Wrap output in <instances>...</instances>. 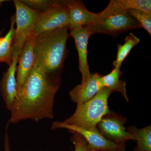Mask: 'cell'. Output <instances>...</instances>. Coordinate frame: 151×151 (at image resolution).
Here are the masks:
<instances>
[{
  "mask_svg": "<svg viewBox=\"0 0 151 151\" xmlns=\"http://www.w3.org/2000/svg\"><path fill=\"white\" fill-rule=\"evenodd\" d=\"M140 40L133 33L126 37L123 44H119L117 45L118 51L117 56L113 65L114 68H121L122 63L130 53L131 50L139 42Z\"/></svg>",
  "mask_w": 151,
  "mask_h": 151,
  "instance_id": "18",
  "label": "cell"
},
{
  "mask_svg": "<svg viewBox=\"0 0 151 151\" xmlns=\"http://www.w3.org/2000/svg\"><path fill=\"white\" fill-rule=\"evenodd\" d=\"M71 35L75 41V46L78 52L79 69L82 79L81 84L86 83L91 76L87 60L88 41L92 35V33L87 27L70 29Z\"/></svg>",
  "mask_w": 151,
  "mask_h": 151,
  "instance_id": "9",
  "label": "cell"
},
{
  "mask_svg": "<svg viewBox=\"0 0 151 151\" xmlns=\"http://www.w3.org/2000/svg\"><path fill=\"white\" fill-rule=\"evenodd\" d=\"M19 55L17 53L13 54L12 62L6 72L4 73L1 82L2 95L6 107L10 111L17 96L16 71Z\"/></svg>",
  "mask_w": 151,
  "mask_h": 151,
  "instance_id": "13",
  "label": "cell"
},
{
  "mask_svg": "<svg viewBox=\"0 0 151 151\" xmlns=\"http://www.w3.org/2000/svg\"><path fill=\"white\" fill-rule=\"evenodd\" d=\"M16 9L15 30L13 41V53L20 54L25 43L32 33L40 12L29 7L21 1H14Z\"/></svg>",
  "mask_w": 151,
  "mask_h": 151,
  "instance_id": "4",
  "label": "cell"
},
{
  "mask_svg": "<svg viewBox=\"0 0 151 151\" xmlns=\"http://www.w3.org/2000/svg\"><path fill=\"white\" fill-rule=\"evenodd\" d=\"M36 37L32 34L28 39L18 58L16 71L17 91L21 88L34 63V45Z\"/></svg>",
  "mask_w": 151,
  "mask_h": 151,
  "instance_id": "11",
  "label": "cell"
},
{
  "mask_svg": "<svg viewBox=\"0 0 151 151\" xmlns=\"http://www.w3.org/2000/svg\"><path fill=\"white\" fill-rule=\"evenodd\" d=\"M0 63H1V62H0Z\"/></svg>",
  "mask_w": 151,
  "mask_h": 151,
  "instance_id": "25",
  "label": "cell"
},
{
  "mask_svg": "<svg viewBox=\"0 0 151 151\" xmlns=\"http://www.w3.org/2000/svg\"><path fill=\"white\" fill-rule=\"evenodd\" d=\"M127 132L134 138L137 145L134 151H151V127L149 125L142 129L129 127L126 129Z\"/></svg>",
  "mask_w": 151,
  "mask_h": 151,
  "instance_id": "16",
  "label": "cell"
},
{
  "mask_svg": "<svg viewBox=\"0 0 151 151\" xmlns=\"http://www.w3.org/2000/svg\"><path fill=\"white\" fill-rule=\"evenodd\" d=\"M112 92L103 88L91 100L77 104L76 110L63 124L85 129H94L103 116L110 112L108 99Z\"/></svg>",
  "mask_w": 151,
  "mask_h": 151,
  "instance_id": "3",
  "label": "cell"
},
{
  "mask_svg": "<svg viewBox=\"0 0 151 151\" xmlns=\"http://www.w3.org/2000/svg\"><path fill=\"white\" fill-rule=\"evenodd\" d=\"M122 73L120 68H114L110 73L102 76V82L104 88L109 89L112 93L115 92H120L125 100L129 101L126 89V82L120 79Z\"/></svg>",
  "mask_w": 151,
  "mask_h": 151,
  "instance_id": "15",
  "label": "cell"
},
{
  "mask_svg": "<svg viewBox=\"0 0 151 151\" xmlns=\"http://www.w3.org/2000/svg\"><path fill=\"white\" fill-rule=\"evenodd\" d=\"M22 2L27 6L29 7L42 12L48 9L53 5L57 3L58 1H49V0H23Z\"/></svg>",
  "mask_w": 151,
  "mask_h": 151,
  "instance_id": "20",
  "label": "cell"
},
{
  "mask_svg": "<svg viewBox=\"0 0 151 151\" xmlns=\"http://www.w3.org/2000/svg\"><path fill=\"white\" fill-rule=\"evenodd\" d=\"M127 121V118L110 110L103 116L96 127L108 140L116 145H126L127 141L135 140L134 137L125 128Z\"/></svg>",
  "mask_w": 151,
  "mask_h": 151,
  "instance_id": "6",
  "label": "cell"
},
{
  "mask_svg": "<svg viewBox=\"0 0 151 151\" xmlns=\"http://www.w3.org/2000/svg\"><path fill=\"white\" fill-rule=\"evenodd\" d=\"M70 19L66 6L63 1L48 9L41 12L38 17L32 34L35 37L44 32L69 27Z\"/></svg>",
  "mask_w": 151,
  "mask_h": 151,
  "instance_id": "5",
  "label": "cell"
},
{
  "mask_svg": "<svg viewBox=\"0 0 151 151\" xmlns=\"http://www.w3.org/2000/svg\"><path fill=\"white\" fill-rule=\"evenodd\" d=\"M69 27L45 32L36 37L34 64L50 75H57L66 54Z\"/></svg>",
  "mask_w": 151,
  "mask_h": 151,
  "instance_id": "2",
  "label": "cell"
},
{
  "mask_svg": "<svg viewBox=\"0 0 151 151\" xmlns=\"http://www.w3.org/2000/svg\"><path fill=\"white\" fill-rule=\"evenodd\" d=\"M70 137V140L74 146V151H89L87 147V142L80 134L75 132Z\"/></svg>",
  "mask_w": 151,
  "mask_h": 151,
  "instance_id": "21",
  "label": "cell"
},
{
  "mask_svg": "<svg viewBox=\"0 0 151 151\" xmlns=\"http://www.w3.org/2000/svg\"><path fill=\"white\" fill-rule=\"evenodd\" d=\"M68 11L70 26L69 30L89 26L97 22L100 19L97 13L87 9L80 1H63Z\"/></svg>",
  "mask_w": 151,
  "mask_h": 151,
  "instance_id": "10",
  "label": "cell"
},
{
  "mask_svg": "<svg viewBox=\"0 0 151 151\" xmlns=\"http://www.w3.org/2000/svg\"><path fill=\"white\" fill-rule=\"evenodd\" d=\"M52 129H65L71 133H78L81 135L87 142L89 151H124L126 145L115 144L104 137L97 128L94 129H85L74 126L63 124L62 122L53 123Z\"/></svg>",
  "mask_w": 151,
  "mask_h": 151,
  "instance_id": "8",
  "label": "cell"
},
{
  "mask_svg": "<svg viewBox=\"0 0 151 151\" xmlns=\"http://www.w3.org/2000/svg\"><path fill=\"white\" fill-rule=\"evenodd\" d=\"M4 150L5 151H11L10 148L9 141V138L7 130H6L5 135V138Z\"/></svg>",
  "mask_w": 151,
  "mask_h": 151,
  "instance_id": "22",
  "label": "cell"
},
{
  "mask_svg": "<svg viewBox=\"0 0 151 151\" xmlns=\"http://www.w3.org/2000/svg\"><path fill=\"white\" fill-rule=\"evenodd\" d=\"M102 75L95 73L91 74L89 80L84 84H79L69 92L70 99L74 103H86L104 88L102 80Z\"/></svg>",
  "mask_w": 151,
  "mask_h": 151,
  "instance_id": "12",
  "label": "cell"
},
{
  "mask_svg": "<svg viewBox=\"0 0 151 151\" xmlns=\"http://www.w3.org/2000/svg\"><path fill=\"white\" fill-rule=\"evenodd\" d=\"M3 38L0 37V45H1V44L2 42Z\"/></svg>",
  "mask_w": 151,
  "mask_h": 151,
  "instance_id": "24",
  "label": "cell"
},
{
  "mask_svg": "<svg viewBox=\"0 0 151 151\" xmlns=\"http://www.w3.org/2000/svg\"><path fill=\"white\" fill-rule=\"evenodd\" d=\"M4 1V0H0V7L1 6L3 2H4V1Z\"/></svg>",
  "mask_w": 151,
  "mask_h": 151,
  "instance_id": "23",
  "label": "cell"
},
{
  "mask_svg": "<svg viewBox=\"0 0 151 151\" xmlns=\"http://www.w3.org/2000/svg\"><path fill=\"white\" fill-rule=\"evenodd\" d=\"M127 12L137 22L141 28L151 35V14L136 9H131Z\"/></svg>",
  "mask_w": 151,
  "mask_h": 151,
  "instance_id": "19",
  "label": "cell"
},
{
  "mask_svg": "<svg viewBox=\"0 0 151 151\" xmlns=\"http://www.w3.org/2000/svg\"><path fill=\"white\" fill-rule=\"evenodd\" d=\"M131 9L140 10L151 14L150 0H111L103 11L97 13L100 19Z\"/></svg>",
  "mask_w": 151,
  "mask_h": 151,
  "instance_id": "14",
  "label": "cell"
},
{
  "mask_svg": "<svg viewBox=\"0 0 151 151\" xmlns=\"http://www.w3.org/2000/svg\"><path fill=\"white\" fill-rule=\"evenodd\" d=\"M58 75L47 74L34 64L11 108L10 123L31 119H52L55 97L59 89Z\"/></svg>",
  "mask_w": 151,
  "mask_h": 151,
  "instance_id": "1",
  "label": "cell"
},
{
  "mask_svg": "<svg viewBox=\"0 0 151 151\" xmlns=\"http://www.w3.org/2000/svg\"><path fill=\"white\" fill-rule=\"evenodd\" d=\"M15 17H12L10 28L0 45V62L5 63L10 66L12 62L14 55L13 53L12 43L14 35Z\"/></svg>",
  "mask_w": 151,
  "mask_h": 151,
  "instance_id": "17",
  "label": "cell"
},
{
  "mask_svg": "<svg viewBox=\"0 0 151 151\" xmlns=\"http://www.w3.org/2000/svg\"><path fill=\"white\" fill-rule=\"evenodd\" d=\"M87 27L92 35L95 33H103L111 36H117L128 31L141 28L137 22L127 11L100 19L97 22Z\"/></svg>",
  "mask_w": 151,
  "mask_h": 151,
  "instance_id": "7",
  "label": "cell"
}]
</instances>
